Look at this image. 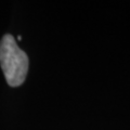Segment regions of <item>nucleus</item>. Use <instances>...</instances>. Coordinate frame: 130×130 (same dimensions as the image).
<instances>
[{"mask_svg":"<svg viewBox=\"0 0 130 130\" xmlns=\"http://www.w3.org/2000/svg\"><path fill=\"white\" fill-rule=\"evenodd\" d=\"M0 65L11 87L21 86L28 72V56L20 49L12 35H5L0 41Z\"/></svg>","mask_w":130,"mask_h":130,"instance_id":"nucleus-1","label":"nucleus"}]
</instances>
